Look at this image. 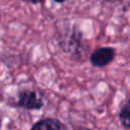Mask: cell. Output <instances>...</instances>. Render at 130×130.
I'll return each mask as SVG.
<instances>
[{
    "label": "cell",
    "instance_id": "cell-1",
    "mask_svg": "<svg viewBox=\"0 0 130 130\" xmlns=\"http://www.w3.org/2000/svg\"><path fill=\"white\" fill-rule=\"evenodd\" d=\"M58 46L64 53L70 55L72 58H80L84 50L82 31L76 25L66 28L58 39Z\"/></svg>",
    "mask_w": 130,
    "mask_h": 130
},
{
    "label": "cell",
    "instance_id": "cell-2",
    "mask_svg": "<svg viewBox=\"0 0 130 130\" xmlns=\"http://www.w3.org/2000/svg\"><path fill=\"white\" fill-rule=\"evenodd\" d=\"M15 106L27 111L40 110L44 106V100L41 93L34 89H22L17 93V102Z\"/></svg>",
    "mask_w": 130,
    "mask_h": 130
},
{
    "label": "cell",
    "instance_id": "cell-3",
    "mask_svg": "<svg viewBox=\"0 0 130 130\" xmlns=\"http://www.w3.org/2000/svg\"><path fill=\"white\" fill-rule=\"evenodd\" d=\"M116 57V49L113 47H100L89 56V61L94 67H105L111 64Z\"/></svg>",
    "mask_w": 130,
    "mask_h": 130
},
{
    "label": "cell",
    "instance_id": "cell-4",
    "mask_svg": "<svg viewBox=\"0 0 130 130\" xmlns=\"http://www.w3.org/2000/svg\"><path fill=\"white\" fill-rule=\"evenodd\" d=\"M65 125L57 118H45L36 122L30 130H62Z\"/></svg>",
    "mask_w": 130,
    "mask_h": 130
},
{
    "label": "cell",
    "instance_id": "cell-5",
    "mask_svg": "<svg viewBox=\"0 0 130 130\" xmlns=\"http://www.w3.org/2000/svg\"><path fill=\"white\" fill-rule=\"evenodd\" d=\"M119 121L122 125V127L125 130H128L130 128V104L129 99H126L123 104L120 107L119 113H118Z\"/></svg>",
    "mask_w": 130,
    "mask_h": 130
},
{
    "label": "cell",
    "instance_id": "cell-6",
    "mask_svg": "<svg viewBox=\"0 0 130 130\" xmlns=\"http://www.w3.org/2000/svg\"><path fill=\"white\" fill-rule=\"evenodd\" d=\"M25 2H28V3H31V4H40V3H43L44 0H23Z\"/></svg>",
    "mask_w": 130,
    "mask_h": 130
},
{
    "label": "cell",
    "instance_id": "cell-7",
    "mask_svg": "<svg viewBox=\"0 0 130 130\" xmlns=\"http://www.w3.org/2000/svg\"><path fill=\"white\" fill-rule=\"evenodd\" d=\"M102 1L109 2V3H115V2H120V1H122V0H102Z\"/></svg>",
    "mask_w": 130,
    "mask_h": 130
},
{
    "label": "cell",
    "instance_id": "cell-8",
    "mask_svg": "<svg viewBox=\"0 0 130 130\" xmlns=\"http://www.w3.org/2000/svg\"><path fill=\"white\" fill-rule=\"evenodd\" d=\"M75 130H92L90 128H86V127H79V128H76Z\"/></svg>",
    "mask_w": 130,
    "mask_h": 130
},
{
    "label": "cell",
    "instance_id": "cell-9",
    "mask_svg": "<svg viewBox=\"0 0 130 130\" xmlns=\"http://www.w3.org/2000/svg\"><path fill=\"white\" fill-rule=\"evenodd\" d=\"M55 2H57V3H63V2H65L66 0H54Z\"/></svg>",
    "mask_w": 130,
    "mask_h": 130
},
{
    "label": "cell",
    "instance_id": "cell-10",
    "mask_svg": "<svg viewBox=\"0 0 130 130\" xmlns=\"http://www.w3.org/2000/svg\"><path fill=\"white\" fill-rule=\"evenodd\" d=\"M62 130H67V128H66V126H64V127L62 128Z\"/></svg>",
    "mask_w": 130,
    "mask_h": 130
}]
</instances>
